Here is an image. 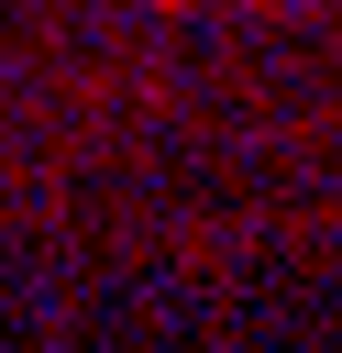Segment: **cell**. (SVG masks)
<instances>
[{
  "label": "cell",
  "instance_id": "6da1fadb",
  "mask_svg": "<svg viewBox=\"0 0 342 353\" xmlns=\"http://www.w3.org/2000/svg\"><path fill=\"white\" fill-rule=\"evenodd\" d=\"M154 11H188V0H154Z\"/></svg>",
  "mask_w": 342,
  "mask_h": 353
}]
</instances>
